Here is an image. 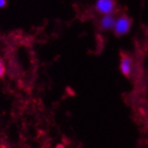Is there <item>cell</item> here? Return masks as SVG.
<instances>
[{
	"label": "cell",
	"instance_id": "obj_1",
	"mask_svg": "<svg viewBox=\"0 0 148 148\" xmlns=\"http://www.w3.org/2000/svg\"><path fill=\"white\" fill-rule=\"evenodd\" d=\"M132 21L127 16H122L116 19V23L114 25V33L116 36H123L127 34L131 28Z\"/></svg>",
	"mask_w": 148,
	"mask_h": 148
},
{
	"label": "cell",
	"instance_id": "obj_2",
	"mask_svg": "<svg viewBox=\"0 0 148 148\" xmlns=\"http://www.w3.org/2000/svg\"><path fill=\"white\" fill-rule=\"evenodd\" d=\"M116 8L115 0H96L95 9L102 16L112 14Z\"/></svg>",
	"mask_w": 148,
	"mask_h": 148
},
{
	"label": "cell",
	"instance_id": "obj_3",
	"mask_svg": "<svg viewBox=\"0 0 148 148\" xmlns=\"http://www.w3.org/2000/svg\"><path fill=\"white\" fill-rule=\"evenodd\" d=\"M133 70V60L127 54H122L120 61V71L122 74L127 78H129Z\"/></svg>",
	"mask_w": 148,
	"mask_h": 148
},
{
	"label": "cell",
	"instance_id": "obj_4",
	"mask_svg": "<svg viewBox=\"0 0 148 148\" xmlns=\"http://www.w3.org/2000/svg\"><path fill=\"white\" fill-rule=\"evenodd\" d=\"M116 23V18L113 14H106L103 16L99 21V27L103 31H109L114 28Z\"/></svg>",
	"mask_w": 148,
	"mask_h": 148
},
{
	"label": "cell",
	"instance_id": "obj_5",
	"mask_svg": "<svg viewBox=\"0 0 148 148\" xmlns=\"http://www.w3.org/2000/svg\"><path fill=\"white\" fill-rule=\"evenodd\" d=\"M5 74V66L3 59L0 57V78H3Z\"/></svg>",
	"mask_w": 148,
	"mask_h": 148
},
{
	"label": "cell",
	"instance_id": "obj_6",
	"mask_svg": "<svg viewBox=\"0 0 148 148\" xmlns=\"http://www.w3.org/2000/svg\"><path fill=\"white\" fill-rule=\"evenodd\" d=\"M6 5V0H0V8H3Z\"/></svg>",
	"mask_w": 148,
	"mask_h": 148
}]
</instances>
